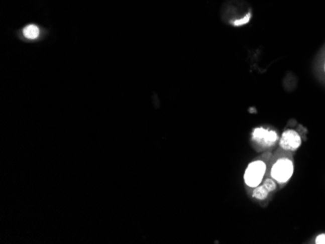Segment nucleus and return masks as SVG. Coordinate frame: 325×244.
Returning a JSON list of instances; mask_svg holds the SVG:
<instances>
[{
	"label": "nucleus",
	"mask_w": 325,
	"mask_h": 244,
	"mask_svg": "<svg viewBox=\"0 0 325 244\" xmlns=\"http://www.w3.org/2000/svg\"><path fill=\"white\" fill-rule=\"evenodd\" d=\"M323 70H324V73H325V61H324V64H323Z\"/></svg>",
	"instance_id": "nucleus-8"
},
{
	"label": "nucleus",
	"mask_w": 325,
	"mask_h": 244,
	"mask_svg": "<svg viewBox=\"0 0 325 244\" xmlns=\"http://www.w3.org/2000/svg\"><path fill=\"white\" fill-rule=\"evenodd\" d=\"M275 189H276L275 182L270 179H267L261 187L254 190L253 197L258 198V199H264V198H267V196L270 192L274 191Z\"/></svg>",
	"instance_id": "nucleus-5"
},
{
	"label": "nucleus",
	"mask_w": 325,
	"mask_h": 244,
	"mask_svg": "<svg viewBox=\"0 0 325 244\" xmlns=\"http://www.w3.org/2000/svg\"><path fill=\"white\" fill-rule=\"evenodd\" d=\"M315 243L317 244H325V234H320L316 237L315 239Z\"/></svg>",
	"instance_id": "nucleus-7"
},
{
	"label": "nucleus",
	"mask_w": 325,
	"mask_h": 244,
	"mask_svg": "<svg viewBox=\"0 0 325 244\" xmlns=\"http://www.w3.org/2000/svg\"><path fill=\"white\" fill-rule=\"evenodd\" d=\"M265 171H266V165L263 162L257 161L250 164L245 174L246 183L250 187L258 186L263 179Z\"/></svg>",
	"instance_id": "nucleus-2"
},
{
	"label": "nucleus",
	"mask_w": 325,
	"mask_h": 244,
	"mask_svg": "<svg viewBox=\"0 0 325 244\" xmlns=\"http://www.w3.org/2000/svg\"><path fill=\"white\" fill-rule=\"evenodd\" d=\"M252 138L256 143L260 144L263 147H268L274 145L278 140V135L275 132L268 131L263 128L256 129L253 132Z\"/></svg>",
	"instance_id": "nucleus-3"
},
{
	"label": "nucleus",
	"mask_w": 325,
	"mask_h": 244,
	"mask_svg": "<svg viewBox=\"0 0 325 244\" xmlns=\"http://www.w3.org/2000/svg\"><path fill=\"white\" fill-rule=\"evenodd\" d=\"M293 173V164L287 159L279 160L272 168V176L280 183L289 180Z\"/></svg>",
	"instance_id": "nucleus-1"
},
{
	"label": "nucleus",
	"mask_w": 325,
	"mask_h": 244,
	"mask_svg": "<svg viewBox=\"0 0 325 244\" xmlns=\"http://www.w3.org/2000/svg\"><path fill=\"white\" fill-rule=\"evenodd\" d=\"M301 145V138L294 131H286L280 139V146L284 150H296Z\"/></svg>",
	"instance_id": "nucleus-4"
},
{
	"label": "nucleus",
	"mask_w": 325,
	"mask_h": 244,
	"mask_svg": "<svg viewBox=\"0 0 325 244\" xmlns=\"http://www.w3.org/2000/svg\"><path fill=\"white\" fill-rule=\"evenodd\" d=\"M23 33H24L25 37H27L28 39L33 40L39 36V29H38V27H36L34 25H29L24 29Z\"/></svg>",
	"instance_id": "nucleus-6"
}]
</instances>
